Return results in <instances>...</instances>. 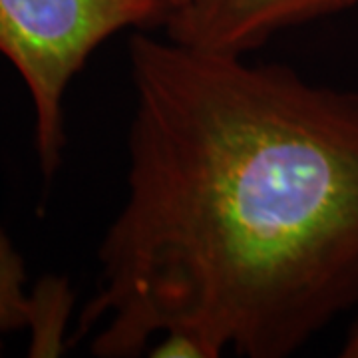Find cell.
Listing matches in <instances>:
<instances>
[{
    "label": "cell",
    "instance_id": "obj_2",
    "mask_svg": "<svg viewBox=\"0 0 358 358\" xmlns=\"http://www.w3.org/2000/svg\"><path fill=\"white\" fill-rule=\"evenodd\" d=\"M166 16L155 0H0V54L18 70L34 103L36 150L48 178L66 143L70 82L106 40Z\"/></svg>",
    "mask_w": 358,
    "mask_h": 358
},
{
    "label": "cell",
    "instance_id": "obj_3",
    "mask_svg": "<svg viewBox=\"0 0 358 358\" xmlns=\"http://www.w3.org/2000/svg\"><path fill=\"white\" fill-rule=\"evenodd\" d=\"M358 8V0H189L166 16V36L203 50L249 54L289 28Z\"/></svg>",
    "mask_w": 358,
    "mask_h": 358
},
{
    "label": "cell",
    "instance_id": "obj_7",
    "mask_svg": "<svg viewBox=\"0 0 358 358\" xmlns=\"http://www.w3.org/2000/svg\"><path fill=\"white\" fill-rule=\"evenodd\" d=\"M155 2H159L164 8H166V13H173V10H178V8H181V6H185L189 0H155Z\"/></svg>",
    "mask_w": 358,
    "mask_h": 358
},
{
    "label": "cell",
    "instance_id": "obj_1",
    "mask_svg": "<svg viewBox=\"0 0 358 358\" xmlns=\"http://www.w3.org/2000/svg\"><path fill=\"white\" fill-rule=\"evenodd\" d=\"M138 32L128 192L78 333L145 355L185 329L211 357L293 355L358 305V92Z\"/></svg>",
    "mask_w": 358,
    "mask_h": 358
},
{
    "label": "cell",
    "instance_id": "obj_6",
    "mask_svg": "<svg viewBox=\"0 0 358 358\" xmlns=\"http://www.w3.org/2000/svg\"><path fill=\"white\" fill-rule=\"evenodd\" d=\"M341 357L358 358V315L355 322H352V327L346 333L345 343H343V348H341Z\"/></svg>",
    "mask_w": 358,
    "mask_h": 358
},
{
    "label": "cell",
    "instance_id": "obj_4",
    "mask_svg": "<svg viewBox=\"0 0 358 358\" xmlns=\"http://www.w3.org/2000/svg\"><path fill=\"white\" fill-rule=\"evenodd\" d=\"M72 296L66 282L48 279L32 293V317L28 329L32 331L34 355H56L62 350V336Z\"/></svg>",
    "mask_w": 358,
    "mask_h": 358
},
{
    "label": "cell",
    "instance_id": "obj_5",
    "mask_svg": "<svg viewBox=\"0 0 358 358\" xmlns=\"http://www.w3.org/2000/svg\"><path fill=\"white\" fill-rule=\"evenodd\" d=\"M30 317L32 293L26 291L24 261L0 229V333L28 329Z\"/></svg>",
    "mask_w": 358,
    "mask_h": 358
},
{
    "label": "cell",
    "instance_id": "obj_8",
    "mask_svg": "<svg viewBox=\"0 0 358 358\" xmlns=\"http://www.w3.org/2000/svg\"><path fill=\"white\" fill-rule=\"evenodd\" d=\"M0 348H2V345H0Z\"/></svg>",
    "mask_w": 358,
    "mask_h": 358
}]
</instances>
